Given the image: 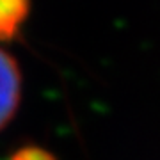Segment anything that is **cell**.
<instances>
[{"label":"cell","instance_id":"obj_1","mask_svg":"<svg viewBox=\"0 0 160 160\" xmlns=\"http://www.w3.org/2000/svg\"><path fill=\"white\" fill-rule=\"evenodd\" d=\"M22 94V73L16 59L0 48V130L12 119Z\"/></svg>","mask_w":160,"mask_h":160},{"label":"cell","instance_id":"obj_2","mask_svg":"<svg viewBox=\"0 0 160 160\" xmlns=\"http://www.w3.org/2000/svg\"><path fill=\"white\" fill-rule=\"evenodd\" d=\"M30 12V0H0V41L14 39Z\"/></svg>","mask_w":160,"mask_h":160}]
</instances>
